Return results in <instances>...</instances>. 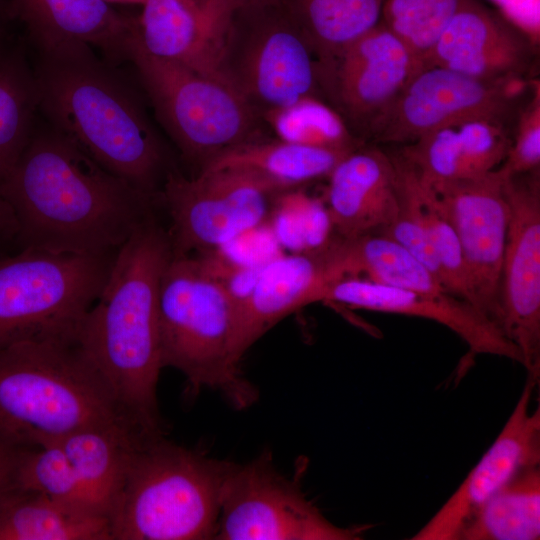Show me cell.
Wrapping results in <instances>:
<instances>
[{"mask_svg":"<svg viewBox=\"0 0 540 540\" xmlns=\"http://www.w3.org/2000/svg\"><path fill=\"white\" fill-rule=\"evenodd\" d=\"M277 0H228L230 5L236 9L240 6L249 5V4H258V3H267V2H273Z\"/></svg>","mask_w":540,"mask_h":540,"instance_id":"74e56055","label":"cell"},{"mask_svg":"<svg viewBox=\"0 0 540 540\" xmlns=\"http://www.w3.org/2000/svg\"><path fill=\"white\" fill-rule=\"evenodd\" d=\"M327 178L325 212L336 236L379 233L395 220L401 185L392 155L361 145L346 154Z\"/></svg>","mask_w":540,"mask_h":540,"instance_id":"44dd1931","label":"cell"},{"mask_svg":"<svg viewBox=\"0 0 540 540\" xmlns=\"http://www.w3.org/2000/svg\"><path fill=\"white\" fill-rule=\"evenodd\" d=\"M148 435L123 426L89 427L57 443L68 457L92 506L110 519L130 453Z\"/></svg>","mask_w":540,"mask_h":540,"instance_id":"603a6c76","label":"cell"},{"mask_svg":"<svg viewBox=\"0 0 540 540\" xmlns=\"http://www.w3.org/2000/svg\"><path fill=\"white\" fill-rule=\"evenodd\" d=\"M17 489L36 491L62 503L102 514L89 502L68 457L57 443L22 450Z\"/></svg>","mask_w":540,"mask_h":540,"instance_id":"1f68e13d","label":"cell"},{"mask_svg":"<svg viewBox=\"0 0 540 540\" xmlns=\"http://www.w3.org/2000/svg\"><path fill=\"white\" fill-rule=\"evenodd\" d=\"M505 177L500 166L470 179L432 185L418 180L457 235L471 304L499 328L500 278L509 216Z\"/></svg>","mask_w":540,"mask_h":540,"instance_id":"5bb4252c","label":"cell"},{"mask_svg":"<svg viewBox=\"0 0 540 540\" xmlns=\"http://www.w3.org/2000/svg\"><path fill=\"white\" fill-rule=\"evenodd\" d=\"M465 0H383L380 21L423 68L437 40Z\"/></svg>","mask_w":540,"mask_h":540,"instance_id":"4dcf8cb0","label":"cell"},{"mask_svg":"<svg viewBox=\"0 0 540 540\" xmlns=\"http://www.w3.org/2000/svg\"><path fill=\"white\" fill-rule=\"evenodd\" d=\"M318 64L325 63L381 19L383 0H280Z\"/></svg>","mask_w":540,"mask_h":540,"instance_id":"484cf974","label":"cell"},{"mask_svg":"<svg viewBox=\"0 0 540 540\" xmlns=\"http://www.w3.org/2000/svg\"><path fill=\"white\" fill-rule=\"evenodd\" d=\"M540 464L527 467L489 497L464 524L457 540H538Z\"/></svg>","mask_w":540,"mask_h":540,"instance_id":"4316f807","label":"cell"},{"mask_svg":"<svg viewBox=\"0 0 540 540\" xmlns=\"http://www.w3.org/2000/svg\"><path fill=\"white\" fill-rule=\"evenodd\" d=\"M499 14L536 47L540 39V0H489Z\"/></svg>","mask_w":540,"mask_h":540,"instance_id":"e575fe53","label":"cell"},{"mask_svg":"<svg viewBox=\"0 0 540 540\" xmlns=\"http://www.w3.org/2000/svg\"><path fill=\"white\" fill-rule=\"evenodd\" d=\"M351 151L307 146L279 139H257L230 148L201 170L243 169L288 192L305 183L328 177L337 163Z\"/></svg>","mask_w":540,"mask_h":540,"instance_id":"d4e9b609","label":"cell"},{"mask_svg":"<svg viewBox=\"0 0 540 540\" xmlns=\"http://www.w3.org/2000/svg\"><path fill=\"white\" fill-rule=\"evenodd\" d=\"M0 193L14 211L20 249L112 254L154 216L152 198L52 126L33 131Z\"/></svg>","mask_w":540,"mask_h":540,"instance_id":"6da1fadb","label":"cell"},{"mask_svg":"<svg viewBox=\"0 0 540 540\" xmlns=\"http://www.w3.org/2000/svg\"><path fill=\"white\" fill-rule=\"evenodd\" d=\"M129 60L158 119L200 170L230 148L261 139L260 115L221 77L149 56L134 41Z\"/></svg>","mask_w":540,"mask_h":540,"instance_id":"ba28073f","label":"cell"},{"mask_svg":"<svg viewBox=\"0 0 540 540\" xmlns=\"http://www.w3.org/2000/svg\"><path fill=\"white\" fill-rule=\"evenodd\" d=\"M417 182L442 285L449 293L471 303L466 267L457 235L427 190L418 179Z\"/></svg>","mask_w":540,"mask_h":540,"instance_id":"d6a6232c","label":"cell"},{"mask_svg":"<svg viewBox=\"0 0 540 540\" xmlns=\"http://www.w3.org/2000/svg\"><path fill=\"white\" fill-rule=\"evenodd\" d=\"M285 193L243 169L201 170L192 178L169 171L159 195L170 217L172 254L219 250L260 226Z\"/></svg>","mask_w":540,"mask_h":540,"instance_id":"30bf717a","label":"cell"},{"mask_svg":"<svg viewBox=\"0 0 540 540\" xmlns=\"http://www.w3.org/2000/svg\"><path fill=\"white\" fill-rule=\"evenodd\" d=\"M238 299L199 255L172 254L162 275L159 328L162 365L179 370L189 391H220L238 409L257 392L234 355Z\"/></svg>","mask_w":540,"mask_h":540,"instance_id":"8992f818","label":"cell"},{"mask_svg":"<svg viewBox=\"0 0 540 540\" xmlns=\"http://www.w3.org/2000/svg\"><path fill=\"white\" fill-rule=\"evenodd\" d=\"M532 96L520 112L514 139L501 165L507 174H519L540 166V88L530 82Z\"/></svg>","mask_w":540,"mask_h":540,"instance_id":"836d02e7","label":"cell"},{"mask_svg":"<svg viewBox=\"0 0 540 540\" xmlns=\"http://www.w3.org/2000/svg\"><path fill=\"white\" fill-rule=\"evenodd\" d=\"M529 82L482 81L440 66H424L371 126L382 143L409 144L433 131L472 121L504 124Z\"/></svg>","mask_w":540,"mask_h":540,"instance_id":"7c38bea8","label":"cell"},{"mask_svg":"<svg viewBox=\"0 0 540 540\" xmlns=\"http://www.w3.org/2000/svg\"><path fill=\"white\" fill-rule=\"evenodd\" d=\"M420 69L410 50L379 21L334 58L318 64L319 91L351 131L368 135Z\"/></svg>","mask_w":540,"mask_h":540,"instance_id":"9a60e30c","label":"cell"},{"mask_svg":"<svg viewBox=\"0 0 540 540\" xmlns=\"http://www.w3.org/2000/svg\"><path fill=\"white\" fill-rule=\"evenodd\" d=\"M144 1H145V0H143V2H144Z\"/></svg>","mask_w":540,"mask_h":540,"instance_id":"ab89813d","label":"cell"},{"mask_svg":"<svg viewBox=\"0 0 540 540\" xmlns=\"http://www.w3.org/2000/svg\"><path fill=\"white\" fill-rule=\"evenodd\" d=\"M261 119L279 140L341 150L362 145L339 112L316 95L267 111Z\"/></svg>","mask_w":540,"mask_h":540,"instance_id":"f546056e","label":"cell"},{"mask_svg":"<svg viewBox=\"0 0 540 540\" xmlns=\"http://www.w3.org/2000/svg\"><path fill=\"white\" fill-rule=\"evenodd\" d=\"M538 383L527 378L500 433L457 489L410 539L457 540L474 512L523 469L540 464V408L531 410Z\"/></svg>","mask_w":540,"mask_h":540,"instance_id":"2e32d148","label":"cell"},{"mask_svg":"<svg viewBox=\"0 0 540 540\" xmlns=\"http://www.w3.org/2000/svg\"><path fill=\"white\" fill-rule=\"evenodd\" d=\"M535 46L499 13L465 0L433 47L425 66H440L482 81L523 77Z\"/></svg>","mask_w":540,"mask_h":540,"instance_id":"d6986e66","label":"cell"},{"mask_svg":"<svg viewBox=\"0 0 540 540\" xmlns=\"http://www.w3.org/2000/svg\"><path fill=\"white\" fill-rule=\"evenodd\" d=\"M141 6L134 38L141 51L219 76L224 35L234 10L228 0H145Z\"/></svg>","mask_w":540,"mask_h":540,"instance_id":"ffe728a7","label":"cell"},{"mask_svg":"<svg viewBox=\"0 0 540 540\" xmlns=\"http://www.w3.org/2000/svg\"><path fill=\"white\" fill-rule=\"evenodd\" d=\"M98 426L144 433L120 409L77 333L0 345L1 438L28 449Z\"/></svg>","mask_w":540,"mask_h":540,"instance_id":"277c9868","label":"cell"},{"mask_svg":"<svg viewBox=\"0 0 540 540\" xmlns=\"http://www.w3.org/2000/svg\"><path fill=\"white\" fill-rule=\"evenodd\" d=\"M39 53L77 46L96 49L112 64L129 60L136 17L105 0H12Z\"/></svg>","mask_w":540,"mask_h":540,"instance_id":"7402d4cb","label":"cell"},{"mask_svg":"<svg viewBox=\"0 0 540 540\" xmlns=\"http://www.w3.org/2000/svg\"><path fill=\"white\" fill-rule=\"evenodd\" d=\"M217 73L260 117L319 92L318 60L280 0L233 10Z\"/></svg>","mask_w":540,"mask_h":540,"instance_id":"9c48e42d","label":"cell"},{"mask_svg":"<svg viewBox=\"0 0 540 540\" xmlns=\"http://www.w3.org/2000/svg\"><path fill=\"white\" fill-rule=\"evenodd\" d=\"M116 253L25 248L0 257V345L25 337L76 334L108 279Z\"/></svg>","mask_w":540,"mask_h":540,"instance_id":"52a82bcc","label":"cell"},{"mask_svg":"<svg viewBox=\"0 0 540 540\" xmlns=\"http://www.w3.org/2000/svg\"><path fill=\"white\" fill-rule=\"evenodd\" d=\"M429 319L458 335L471 356L492 355L521 363L517 347L474 305L449 292L433 296L361 277L344 278L323 291L320 302Z\"/></svg>","mask_w":540,"mask_h":540,"instance_id":"ac0fdd59","label":"cell"},{"mask_svg":"<svg viewBox=\"0 0 540 540\" xmlns=\"http://www.w3.org/2000/svg\"><path fill=\"white\" fill-rule=\"evenodd\" d=\"M0 540H112L110 519L17 489L0 507Z\"/></svg>","mask_w":540,"mask_h":540,"instance_id":"cb8c5ba5","label":"cell"},{"mask_svg":"<svg viewBox=\"0 0 540 540\" xmlns=\"http://www.w3.org/2000/svg\"><path fill=\"white\" fill-rule=\"evenodd\" d=\"M509 216L500 278V329L519 350L527 377L540 378V175L507 174Z\"/></svg>","mask_w":540,"mask_h":540,"instance_id":"4fadbf2b","label":"cell"},{"mask_svg":"<svg viewBox=\"0 0 540 540\" xmlns=\"http://www.w3.org/2000/svg\"><path fill=\"white\" fill-rule=\"evenodd\" d=\"M22 450L0 437V507L17 490V470Z\"/></svg>","mask_w":540,"mask_h":540,"instance_id":"d590c367","label":"cell"},{"mask_svg":"<svg viewBox=\"0 0 540 540\" xmlns=\"http://www.w3.org/2000/svg\"><path fill=\"white\" fill-rule=\"evenodd\" d=\"M338 239L346 278L363 276L373 282L433 296L448 292L427 267L385 235L373 233Z\"/></svg>","mask_w":540,"mask_h":540,"instance_id":"83f0119b","label":"cell"},{"mask_svg":"<svg viewBox=\"0 0 540 540\" xmlns=\"http://www.w3.org/2000/svg\"><path fill=\"white\" fill-rule=\"evenodd\" d=\"M342 279L331 239L262 264L237 305L234 355L238 362L271 327L296 310L320 302L323 291Z\"/></svg>","mask_w":540,"mask_h":540,"instance_id":"e0dca14e","label":"cell"},{"mask_svg":"<svg viewBox=\"0 0 540 540\" xmlns=\"http://www.w3.org/2000/svg\"><path fill=\"white\" fill-rule=\"evenodd\" d=\"M38 108L35 73L18 56L0 52V179L28 144Z\"/></svg>","mask_w":540,"mask_h":540,"instance_id":"f1b7e54d","label":"cell"},{"mask_svg":"<svg viewBox=\"0 0 540 540\" xmlns=\"http://www.w3.org/2000/svg\"><path fill=\"white\" fill-rule=\"evenodd\" d=\"M171 256L168 231L154 215L117 251L108 279L77 331L120 409L150 435L164 434L157 400L163 368L159 297Z\"/></svg>","mask_w":540,"mask_h":540,"instance_id":"7a4b0ae2","label":"cell"},{"mask_svg":"<svg viewBox=\"0 0 540 540\" xmlns=\"http://www.w3.org/2000/svg\"><path fill=\"white\" fill-rule=\"evenodd\" d=\"M39 54V108L50 126L154 200L170 170L130 88L89 46Z\"/></svg>","mask_w":540,"mask_h":540,"instance_id":"3957f363","label":"cell"},{"mask_svg":"<svg viewBox=\"0 0 540 540\" xmlns=\"http://www.w3.org/2000/svg\"><path fill=\"white\" fill-rule=\"evenodd\" d=\"M371 527L332 523L296 481L275 469L270 454H262L246 464L231 463L214 539L358 540Z\"/></svg>","mask_w":540,"mask_h":540,"instance_id":"8fae6325","label":"cell"},{"mask_svg":"<svg viewBox=\"0 0 540 540\" xmlns=\"http://www.w3.org/2000/svg\"><path fill=\"white\" fill-rule=\"evenodd\" d=\"M108 3H121V4H142L143 0H105Z\"/></svg>","mask_w":540,"mask_h":540,"instance_id":"f35d334b","label":"cell"},{"mask_svg":"<svg viewBox=\"0 0 540 540\" xmlns=\"http://www.w3.org/2000/svg\"><path fill=\"white\" fill-rule=\"evenodd\" d=\"M230 466L164 434L144 438L130 453L110 513L112 540L214 539Z\"/></svg>","mask_w":540,"mask_h":540,"instance_id":"5b68a950","label":"cell"},{"mask_svg":"<svg viewBox=\"0 0 540 540\" xmlns=\"http://www.w3.org/2000/svg\"><path fill=\"white\" fill-rule=\"evenodd\" d=\"M18 223L14 211L0 193V247L15 243Z\"/></svg>","mask_w":540,"mask_h":540,"instance_id":"8d00e7d4","label":"cell"}]
</instances>
